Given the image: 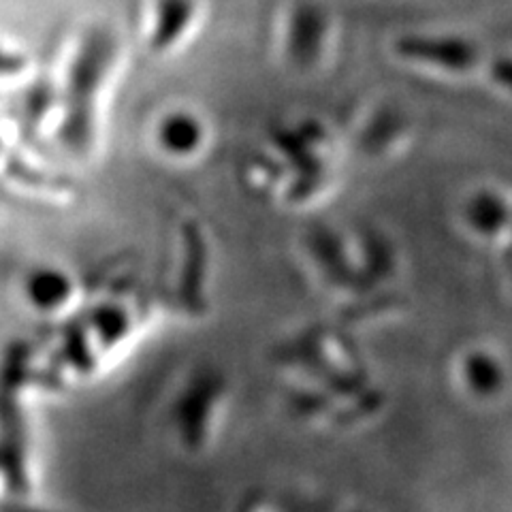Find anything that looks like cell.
<instances>
[{
    "mask_svg": "<svg viewBox=\"0 0 512 512\" xmlns=\"http://www.w3.org/2000/svg\"><path fill=\"white\" fill-rule=\"evenodd\" d=\"M329 20L314 0H299L286 20V56L295 67L308 69L323 56L327 45Z\"/></svg>",
    "mask_w": 512,
    "mask_h": 512,
    "instance_id": "7a4b0ae2",
    "label": "cell"
},
{
    "mask_svg": "<svg viewBox=\"0 0 512 512\" xmlns=\"http://www.w3.org/2000/svg\"><path fill=\"white\" fill-rule=\"evenodd\" d=\"M468 378L476 391H491L493 387H498L500 382L498 365H493L489 357L483 355L472 357V361L468 363Z\"/></svg>",
    "mask_w": 512,
    "mask_h": 512,
    "instance_id": "52a82bcc",
    "label": "cell"
},
{
    "mask_svg": "<svg viewBox=\"0 0 512 512\" xmlns=\"http://www.w3.org/2000/svg\"><path fill=\"white\" fill-rule=\"evenodd\" d=\"M491 75L495 82H500L504 88L512 90V60L510 58H502L498 62H493Z\"/></svg>",
    "mask_w": 512,
    "mask_h": 512,
    "instance_id": "9c48e42d",
    "label": "cell"
},
{
    "mask_svg": "<svg viewBox=\"0 0 512 512\" xmlns=\"http://www.w3.org/2000/svg\"><path fill=\"white\" fill-rule=\"evenodd\" d=\"M197 0H156L150 30V45L156 52H165L178 43L195 22Z\"/></svg>",
    "mask_w": 512,
    "mask_h": 512,
    "instance_id": "5b68a950",
    "label": "cell"
},
{
    "mask_svg": "<svg viewBox=\"0 0 512 512\" xmlns=\"http://www.w3.org/2000/svg\"><path fill=\"white\" fill-rule=\"evenodd\" d=\"M28 60L24 54L11 50V47L0 43V79L18 77L26 71Z\"/></svg>",
    "mask_w": 512,
    "mask_h": 512,
    "instance_id": "ba28073f",
    "label": "cell"
},
{
    "mask_svg": "<svg viewBox=\"0 0 512 512\" xmlns=\"http://www.w3.org/2000/svg\"><path fill=\"white\" fill-rule=\"evenodd\" d=\"M158 141L169 152V156H190L201 148L203 126L192 114L175 111V114H169L165 122L160 124Z\"/></svg>",
    "mask_w": 512,
    "mask_h": 512,
    "instance_id": "8992f818",
    "label": "cell"
},
{
    "mask_svg": "<svg viewBox=\"0 0 512 512\" xmlns=\"http://www.w3.org/2000/svg\"><path fill=\"white\" fill-rule=\"evenodd\" d=\"M395 50L406 60L440 67L444 71H468L478 58L476 47L470 41L455 37L408 35L395 43Z\"/></svg>",
    "mask_w": 512,
    "mask_h": 512,
    "instance_id": "3957f363",
    "label": "cell"
},
{
    "mask_svg": "<svg viewBox=\"0 0 512 512\" xmlns=\"http://www.w3.org/2000/svg\"><path fill=\"white\" fill-rule=\"evenodd\" d=\"M116 56V41L107 30H90L79 43L62 94L60 139L67 148L82 152L90 146L94 105Z\"/></svg>",
    "mask_w": 512,
    "mask_h": 512,
    "instance_id": "6da1fadb",
    "label": "cell"
},
{
    "mask_svg": "<svg viewBox=\"0 0 512 512\" xmlns=\"http://www.w3.org/2000/svg\"><path fill=\"white\" fill-rule=\"evenodd\" d=\"M24 295L32 310L54 314L62 310L73 297V282L67 271L58 267H35L24 280Z\"/></svg>",
    "mask_w": 512,
    "mask_h": 512,
    "instance_id": "277c9868",
    "label": "cell"
}]
</instances>
